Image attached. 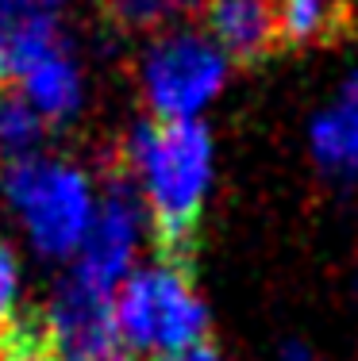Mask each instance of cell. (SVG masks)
<instances>
[{
    "mask_svg": "<svg viewBox=\"0 0 358 361\" xmlns=\"http://www.w3.org/2000/svg\"><path fill=\"white\" fill-rule=\"evenodd\" d=\"M127 177L147 208L155 235L174 262L197 238V223L212 188V135L201 119L139 123L127 135Z\"/></svg>",
    "mask_w": 358,
    "mask_h": 361,
    "instance_id": "obj_1",
    "label": "cell"
},
{
    "mask_svg": "<svg viewBox=\"0 0 358 361\" xmlns=\"http://www.w3.org/2000/svg\"><path fill=\"white\" fill-rule=\"evenodd\" d=\"M0 196L42 257H73L97 216L89 173L66 158H20L0 169Z\"/></svg>",
    "mask_w": 358,
    "mask_h": 361,
    "instance_id": "obj_2",
    "label": "cell"
},
{
    "mask_svg": "<svg viewBox=\"0 0 358 361\" xmlns=\"http://www.w3.org/2000/svg\"><path fill=\"white\" fill-rule=\"evenodd\" d=\"M119 338L131 354L174 357L201 346L208 331V307L181 262H150L131 269L112 300Z\"/></svg>",
    "mask_w": 358,
    "mask_h": 361,
    "instance_id": "obj_3",
    "label": "cell"
},
{
    "mask_svg": "<svg viewBox=\"0 0 358 361\" xmlns=\"http://www.w3.org/2000/svg\"><path fill=\"white\" fill-rule=\"evenodd\" d=\"M232 58L208 35L169 27L139 58V89L158 123H189L224 92Z\"/></svg>",
    "mask_w": 358,
    "mask_h": 361,
    "instance_id": "obj_4",
    "label": "cell"
},
{
    "mask_svg": "<svg viewBox=\"0 0 358 361\" xmlns=\"http://www.w3.org/2000/svg\"><path fill=\"white\" fill-rule=\"evenodd\" d=\"M112 292L81 281L78 273L54 288L42 315V334L58 361H135L119 338Z\"/></svg>",
    "mask_w": 358,
    "mask_h": 361,
    "instance_id": "obj_5",
    "label": "cell"
},
{
    "mask_svg": "<svg viewBox=\"0 0 358 361\" xmlns=\"http://www.w3.org/2000/svg\"><path fill=\"white\" fill-rule=\"evenodd\" d=\"M147 227H150V216L143 208L139 192H135L131 177H112L108 188L97 196V216H93V227L78 250L73 273L116 296V288L135 269Z\"/></svg>",
    "mask_w": 358,
    "mask_h": 361,
    "instance_id": "obj_6",
    "label": "cell"
},
{
    "mask_svg": "<svg viewBox=\"0 0 358 361\" xmlns=\"http://www.w3.org/2000/svg\"><path fill=\"white\" fill-rule=\"evenodd\" d=\"M208 39L235 62H258L281 42L278 0H204Z\"/></svg>",
    "mask_w": 358,
    "mask_h": 361,
    "instance_id": "obj_7",
    "label": "cell"
},
{
    "mask_svg": "<svg viewBox=\"0 0 358 361\" xmlns=\"http://www.w3.org/2000/svg\"><path fill=\"white\" fill-rule=\"evenodd\" d=\"M309 150L331 177H358V73L347 77L328 108L309 127Z\"/></svg>",
    "mask_w": 358,
    "mask_h": 361,
    "instance_id": "obj_8",
    "label": "cell"
},
{
    "mask_svg": "<svg viewBox=\"0 0 358 361\" xmlns=\"http://www.w3.org/2000/svg\"><path fill=\"white\" fill-rule=\"evenodd\" d=\"M20 97L42 116V123H70L85 104V77L73 54L58 42L20 77Z\"/></svg>",
    "mask_w": 358,
    "mask_h": 361,
    "instance_id": "obj_9",
    "label": "cell"
},
{
    "mask_svg": "<svg viewBox=\"0 0 358 361\" xmlns=\"http://www.w3.org/2000/svg\"><path fill=\"white\" fill-rule=\"evenodd\" d=\"M58 42L62 39L50 12L0 8V81H20Z\"/></svg>",
    "mask_w": 358,
    "mask_h": 361,
    "instance_id": "obj_10",
    "label": "cell"
},
{
    "mask_svg": "<svg viewBox=\"0 0 358 361\" xmlns=\"http://www.w3.org/2000/svg\"><path fill=\"white\" fill-rule=\"evenodd\" d=\"M42 139H47V123L28 100L20 97V89H0V158L20 161L35 158Z\"/></svg>",
    "mask_w": 358,
    "mask_h": 361,
    "instance_id": "obj_11",
    "label": "cell"
},
{
    "mask_svg": "<svg viewBox=\"0 0 358 361\" xmlns=\"http://www.w3.org/2000/svg\"><path fill=\"white\" fill-rule=\"evenodd\" d=\"M343 0H278V27L281 39L304 47L339 27Z\"/></svg>",
    "mask_w": 358,
    "mask_h": 361,
    "instance_id": "obj_12",
    "label": "cell"
},
{
    "mask_svg": "<svg viewBox=\"0 0 358 361\" xmlns=\"http://www.w3.org/2000/svg\"><path fill=\"white\" fill-rule=\"evenodd\" d=\"M204 0H108V12L116 16L124 27L135 31H158L177 23L181 16H189L193 8H201Z\"/></svg>",
    "mask_w": 358,
    "mask_h": 361,
    "instance_id": "obj_13",
    "label": "cell"
},
{
    "mask_svg": "<svg viewBox=\"0 0 358 361\" xmlns=\"http://www.w3.org/2000/svg\"><path fill=\"white\" fill-rule=\"evenodd\" d=\"M0 361H58L47 346L42 319H16V326L0 342Z\"/></svg>",
    "mask_w": 358,
    "mask_h": 361,
    "instance_id": "obj_14",
    "label": "cell"
},
{
    "mask_svg": "<svg viewBox=\"0 0 358 361\" xmlns=\"http://www.w3.org/2000/svg\"><path fill=\"white\" fill-rule=\"evenodd\" d=\"M20 319V257L0 238V342Z\"/></svg>",
    "mask_w": 358,
    "mask_h": 361,
    "instance_id": "obj_15",
    "label": "cell"
},
{
    "mask_svg": "<svg viewBox=\"0 0 358 361\" xmlns=\"http://www.w3.org/2000/svg\"><path fill=\"white\" fill-rule=\"evenodd\" d=\"M162 361H224V357H220V354H216V350H212V346H204V342H201V346L185 350V354H174V357H162Z\"/></svg>",
    "mask_w": 358,
    "mask_h": 361,
    "instance_id": "obj_16",
    "label": "cell"
},
{
    "mask_svg": "<svg viewBox=\"0 0 358 361\" xmlns=\"http://www.w3.org/2000/svg\"><path fill=\"white\" fill-rule=\"evenodd\" d=\"M62 0H0V8H23V12H50Z\"/></svg>",
    "mask_w": 358,
    "mask_h": 361,
    "instance_id": "obj_17",
    "label": "cell"
},
{
    "mask_svg": "<svg viewBox=\"0 0 358 361\" xmlns=\"http://www.w3.org/2000/svg\"><path fill=\"white\" fill-rule=\"evenodd\" d=\"M281 361H316V354H312V350H304V346H285L281 350Z\"/></svg>",
    "mask_w": 358,
    "mask_h": 361,
    "instance_id": "obj_18",
    "label": "cell"
}]
</instances>
